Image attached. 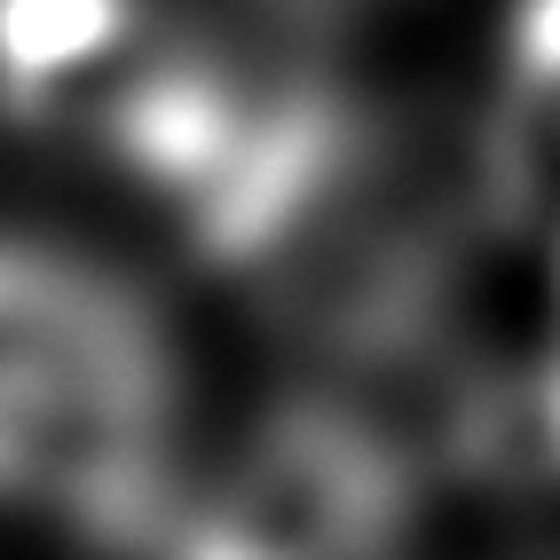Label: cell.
Returning a JSON list of instances; mask_svg holds the SVG:
<instances>
[{"label": "cell", "mask_w": 560, "mask_h": 560, "mask_svg": "<svg viewBox=\"0 0 560 560\" xmlns=\"http://www.w3.org/2000/svg\"><path fill=\"white\" fill-rule=\"evenodd\" d=\"M198 355L174 301L95 237L0 221V513L80 537L182 505Z\"/></svg>", "instance_id": "1"}, {"label": "cell", "mask_w": 560, "mask_h": 560, "mask_svg": "<svg viewBox=\"0 0 560 560\" xmlns=\"http://www.w3.org/2000/svg\"><path fill=\"white\" fill-rule=\"evenodd\" d=\"M521 63H529V80L545 88V103L560 110V0H537V9H529V32H521Z\"/></svg>", "instance_id": "2"}]
</instances>
